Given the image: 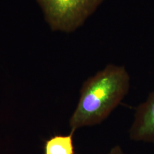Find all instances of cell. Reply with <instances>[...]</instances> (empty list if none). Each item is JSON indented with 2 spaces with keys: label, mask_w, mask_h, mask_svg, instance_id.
<instances>
[{
  "label": "cell",
  "mask_w": 154,
  "mask_h": 154,
  "mask_svg": "<svg viewBox=\"0 0 154 154\" xmlns=\"http://www.w3.org/2000/svg\"><path fill=\"white\" fill-rule=\"evenodd\" d=\"M103 0H37L54 30L70 32L80 26Z\"/></svg>",
  "instance_id": "cell-2"
},
{
  "label": "cell",
  "mask_w": 154,
  "mask_h": 154,
  "mask_svg": "<svg viewBox=\"0 0 154 154\" xmlns=\"http://www.w3.org/2000/svg\"><path fill=\"white\" fill-rule=\"evenodd\" d=\"M109 154H126L122 149L121 146H116L110 150Z\"/></svg>",
  "instance_id": "cell-5"
},
{
  "label": "cell",
  "mask_w": 154,
  "mask_h": 154,
  "mask_svg": "<svg viewBox=\"0 0 154 154\" xmlns=\"http://www.w3.org/2000/svg\"><path fill=\"white\" fill-rule=\"evenodd\" d=\"M130 81L125 67L114 65L88 78L83 83L78 103L70 119L72 131L105 121L128 93Z\"/></svg>",
  "instance_id": "cell-1"
},
{
  "label": "cell",
  "mask_w": 154,
  "mask_h": 154,
  "mask_svg": "<svg viewBox=\"0 0 154 154\" xmlns=\"http://www.w3.org/2000/svg\"><path fill=\"white\" fill-rule=\"evenodd\" d=\"M129 136L134 141L154 144V91L138 106Z\"/></svg>",
  "instance_id": "cell-3"
},
{
  "label": "cell",
  "mask_w": 154,
  "mask_h": 154,
  "mask_svg": "<svg viewBox=\"0 0 154 154\" xmlns=\"http://www.w3.org/2000/svg\"><path fill=\"white\" fill-rule=\"evenodd\" d=\"M75 131L66 135H55L45 142L44 154H75L73 135Z\"/></svg>",
  "instance_id": "cell-4"
}]
</instances>
